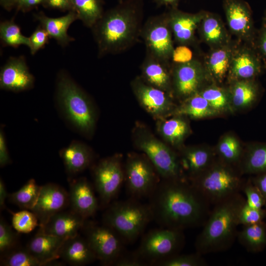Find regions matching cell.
Listing matches in <instances>:
<instances>
[{"mask_svg": "<svg viewBox=\"0 0 266 266\" xmlns=\"http://www.w3.org/2000/svg\"><path fill=\"white\" fill-rule=\"evenodd\" d=\"M153 220L163 228L183 231L203 225L211 205L185 178L163 179L149 196Z\"/></svg>", "mask_w": 266, "mask_h": 266, "instance_id": "obj_1", "label": "cell"}, {"mask_svg": "<svg viewBox=\"0 0 266 266\" xmlns=\"http://www.w3.org/2000/svg\"><path fill=\"white\" fill-rule=\"evenodd\" d=\"M143 17L142 0H124L104 12L91 28L99 57L121 53L135 45L141 38Z\"/></svg>", "mask_w": 266, "mask_h": 266, "instance_id": "obj_2", "label": "cell"}, {"mask_svg": "<svg viewBox=\"0 0 266 266\" xmlns=\"http://www.w3.org/2000/svg\"><path fill=\"white\" fill-rule=\"evenodd\" d=\"M240 193L213 205L195 241L196 252L203 255L225 251L237 237L240 210L245 202Z\"/></svg>", "mask_w": 266, "mask_h": 266, "instance_id": "obj_3", "label": "cell"}, {"mask_svg": "<svg viewBox=\"0 0 266 266\" xmlns=\"http://www.w3.org/2000/svg\"><path fill=\"white\" fill-rule=\"evenodd\" d=\"M55 99L66 123L85 137H92L98 118L96 107L88 94L65 70L58 73Z\"/></svg>", "mask_w": 266, "mask_h": 266, "instance_id": "obj_4", "label": "cell"}, {"mask_svg": "<svg viewBox=\"0 0 266 266\" xmlns=\"http://www.w3.org/2000/svg\"><path fill=\"white\" fill-rule=\"evenodd\" d=\"M221 159L189 181L211 205L242 191L244 182L241 171Z\"/></svg>", "mask_w": 266, "mask_h": 266, "instance_id": "obj_5", "label": "cell"}, {"mask_svg": "<svg viewBox=\"0 0 266 266\" xmlns=\"http://www.w3.org/2000/svg\"><path fill=\"white\" fill-rule=\"evenodd\" d=\"M153 220L151 207L136 199L111 202L103 215V224L114 230L124 242H133Z\"/></svg>", "mask_w": 266, "mask_h": 266, "instance_id": "obj_6", "label": "cell"}, {"mask_svg": "<svg viewBox=\"0 0 266 266\" xmlns=\"http://www.w3.org/2000/svg\"><path fill=\"white\" fill-rule=\"evenodd\" d=\"M133 140L136 149L148 158L162 179L185 178L179 156L146 126L137 123L133 129Z\"/></svg>", "mask_w": 266, "mask_h": 266, "instance_id": "obj_7", "label": "cell"}, {"mask_svg": "<svg viewBox=\"0 0 266 266\" xmlns=\"http://www.w3.org/2000/svg\"><path fill=\"white\" fill-rule=\"evenodd\" d=\"M184 243L182 230L162 227L146 233L136 252L150 265H155L178 254Z\"/></svg>", "mask_w": 266, "mask_h": 266, "instance_id": "obj_8", "label": "cell"}, {"mask_svg": "<svg viewBox=\"0 0 266 266\" xmlns=\"http://www.w3.org/2000/svg\"><path fill=\"white\" fill-rule=\"evenodd\" d=\"M95 190L101 205L107 206L115 198L125 180L122 156L116 154L92 166Z\"/></svg>", "mask_w": 266, "mask_h": 266, "instance_id": "obj_9", "label": "cell"}, {"mask_svg": "<svg viewBox=\"0 0 266 266\" xmlns=\"http://www.w3.org/2000/svg\"><path fill=\"white\" fill-rule=\"evenodd\" d=\"M125 180L132 198L150 196L159 183V174L148 158L143 154H128L124 165Z\"/></svg>", "mask_w": 266, "mask_h": 266, "instance_id": "obj_10", "label": "cell"}, {"mask_svg": "<svg viewBox=\"0 0 266 266\" xmlns=\"http://www.w3.org/2000/svg\"><path fill=\"white\" fill-rule=\"evenodd\" d=\"M81 230L97 260L104 265H113L124 253V241L107 226L86 220Z\"/></svg>", "mask_w": 266, "mask_h": 266, "instance_id": "obj_11", "label": "cell"}, {"mask_svg": "<svg viewBox=\"0 0 266 266\" xmlns=\"http://www.w3.org/2000/svg\"><path fill=\"white\" fill-rule=\"evenodd\" d=\"M173 37L166 13L151 16L143 23L141 38L147 54L169 62L174 48Z\"/></svg>", "mask_w": 266, "mask_h": 266, "instance_id": "obj_12", "label": "cell"}, {"mask_svg": "<svg viewBox=\"0 0 266 266\" xmlns=\"http://www.w3.org/2000/svg\"><path fill=\"white\" fill-rule=\"evenodd\" d=\"M131 86L140 106L156 120L173 115L176 106L172 96L148 84L140 76L132 81Z\"/></svg>", "mask_w": 266, "mask_h": 266, "instance_id": "obj_13", "label": "cell"}, {"mask_svg": "<svg viewBox=\"0 0 266 266\" xmlns=\"http://www.w3.org/2000/svg\"><path fill=\"white\" fill-rule=\"evenodd\" d=\"M69 206L68 193L61 186L48 183L41 186L36 204L31 210L37 216L39 227L56 213Z\"/></svg>", "mask_w": 266, "mask_h": 266, "instance_id": "obj_14", "label": "cell"}, {"mask_svg": "<svg viewBox=\"0 0 266 266\" xmlns=\"http://www.w3.org/2000/svg\"><path fill=\"white\" fill-rule=\"evenodd\" d=\"M34 81L23 56L9 58L1 67L0 88L2 90L13 92L29 90L33 87Z\"/></svg>", "mask_w": 266, "mask_h": 266, "instance_id": "obj_15", "label": "cell"}, {"mask_svg": "<svg viewBox=\"0 0 266 266\" xmlns=\"http://www.w3.org/2000/svg\"><path fill=\"white\" fill-rule=\"evenodd\" d=\"M173 93L184 100L199 91L203 71L200 64L193 59L172 67Z\"/></svg>", "mask_w": 266, "mask_h": 266, "instance_id": "obj_16", "label": "cell"}, {"mask_svg": "<svg viewBox=\"0 0 266 266\" xmlns=\"http://www.w3.org/2000/svg\"><path fill=\"white\" fill-rule=\"evenodd\" d=\"M95 191L85 177L71 179L68 192L70 209L86 219L94 216L99 208Z\"/></svg>", "mask_w": 266, "mask_h": 266, "instance_id": "obj_17", "label": "cell"}, {"mask_svg": "<svg viewBox=\"0 0 266 266\" xmlns=\"http://www.w3.org/2000/svg\"><path fill=\"white\" fill-rule=\"evenodd\" d=\"M166 13L175 40L180 45L192 43L195 38V31L200 26L205 12L188 13L172 7Z\"/></svg>", "mask_w": 266, "mask_h": 266, "instance_id": "obj_18", "label": "cell"}, {"mask_svg": "<svg viewBox=\"0 0 266 266\" xmlns=\"http://www.w3.org/2000/svg\"><path fill=\"white\" fill-rule=\"evenodd\" d=\"M140 71V76L145 82L172 96V67L169 62L146 53Z\"/></svg>", "mask_w": 266, "mask_h": 266, "instance_id": "obj_19", "label": "cell"}, {"mask_svg": "<svg viewBox=\"0 0 266 266\" xmlns=\"http://www.w3.org/2000/svg\"><path fill=\"white\" fill-rule=\"evenodd\" d=\"M87 219L69 209L62 210L52 216L38 232L64 238L78 234Z\"/></svg>", "mask_w": 266, "mask_h": 266, "instance_id": "obj_20", "label": "cell"}, {"mask_svg": "<svg viewBox=\"0 0 266 266\" xmlns=\"http://www.w3.org/2000/svg\"><path fill=\"white\" fill-rule=\"evenodd\" d=\"M59 155L62 159L66 173L76 175L93 165L95 155L92 149L86 143L73 140L61 149Z\"/></svg>", "mask_w": 266, "mask_h": 266, "instance_id": "obj_21", "label": "cell"}, {"mask_svg": "<svg viewBox=\"0 0 266 266\" xmlns=\"http://www.w3.org/2000/svg\"><path fill=\"white\" fill-rule=\"evenodd\" d=\"M66 239L38 232L26 248L45 266H61V263L56 261L60 258L59 252Z\"/></svg>", "mask_w": 266, "mask_h": 266, "instance_id": "obj_22", "label": "cell"}, {"mask_svg": "<svg viewBox=\"0 0 266 266\" xmlns=\"http://www.w3.org/2000/svg\"><path fill=\"white\" fill-rule=\"evenodd\" d=\"M179 158L181 167L186 171L189 180L198 175L215 161L214 152L208 148L200 146L182 147Z\"/></svg>", "mask_w": 266, "mask_h": 266, "instance_id": "obj_23", "label": "cell"}, {"mask_svg": "<svg viewBox=\"0 0 266 266\" xmlns=\"http://www.w3.org/2000/svg\"><path fill=\"white\" fill-rule=\"evenodd\" d=\"M59 257L75 266H85L97 260L85 238L79 234L65 239L60 249Z\"/></svg>", "mask_w": 266, "mask_h": 266, "instance_id": "obj_24", "label": "cell"}, {"mask_svg": "<svg viewBox=\"0 0 266 266\" xmlns=\"http://www.w3.org/2000/svg\"><path fill=\"white\" fill-rule=\"evenodd\" d=\"M223 5L230 29L240 36L248 35L252 20L248 4L243 0H224Z\"/></svg>", "mask_w": 266, "mask_h": 266, "instance_id": "obj_25", "label": "cell"}, {"mask_svg": "<svg viewBox=\"0 0 266 266\" xmlns=\"http://www.w3.org/2000/svg\"><path fill=\"white\" fill-rule=\"evenodd\" d=\"M170 118L157 120V132L164 141L172 147H181L190 133V128L185 116L173 115Z\"/></svg>", "mask_w": 266, "mask_h": 266, "instance_id": "obj_26", "label": "cell"}, {"mask_svg": "<svg viewBox=\"0 0 266 266\" xmlns=\"http://www.w3.org/2000/svg\"><path fill=\"white\" fill-rule=\"evenodd\" d=\"M35 18L49 37L55 39L62 46H66L74 40L67 33L70 25L78 19L77 14L74 10L69 11L66 15L57 18L49 17L40 13L35 16Z\"/></svg>", "mask_w": 266, "mask_h": 266, "instance_id": "obj_27", "label": "cell"}, {"mask_svg": "<svg viewBox=\"0 0 266 266\" xmlns=\"http://www.w3.org/2000/svg\"><path fill=\"white\" fill-rule=\"evenodd\" d=\"M237 238L239 243L248 252L257 253L266 247V223H259L244 225L238 231Z\"/></svg>", "mask_w": 266, "mask_h": 266, "instance_id": "obj_28", "label": "cell"}, {"mask_svg": "<svg viewBox=\"0 0 266 266\" xmlns=\"http://www.w3.org/2000/svg\"><path fill=\"white\" fill-rule=\"evenodd\" d=\"M218 113L198 91L184 99L182 103L176 107L172 115H180L193 119H201L213 116Z\"/></svg>", "mask_w": 266, "mask_h": 266, "instance_id": "obj_29", "label": "cell"}, {"mask_svg": "<svg viewBox=\"0 0 266 266\" xmlns=\"http://www.w3.org/2000/svg\"><path fill=\"white\" fill-rule=\"evenodd\" d=\"M242 174H258L266 172V143L251 146L239 165Z\"/></svg>", "mask_w": 266, "mask_h": 266, "instance_id": "obj_30", "label": "cell"}, {"mask_svg": "<svg viewBox=\"0 0 266 266\" xmlns=\"http://www.w3.org/2000/svg\"><path fill=\"white\" fill-rule=\"evenodd\" d=\"M230 69L235 78L239 80H247L258 73L259 66L250 53L242 51L232 57Z\"/></svg>", "mask_w": 266, "mask_h": 266, "instance_id": "obj_31", "label": "cell"}, {"mask_svg": "<svg viewBox=\"0 0 266 266\" xmlns=\"http://www.w3.org/2000/svg\"><path fill=\"white\" fill-rule=\"evenodd\" d=\"M203 37L209 44L221 46L226 43L228 35L220 20L212 14L205 13L200 23Z\"/></svg>", "mask_w": 266, "mask_h": 266, "instance_id": "obj_32", "label": "cell"}, {"mask_svg": "<svg viewBox=\"0 0 266 266\" xmlns=\"http://www.w3.org/2000/svg\"><path fill=\"white\" fill-rule=\"evenodd\" d=\"M71 2L73 10L77 13L78 19L90 28L104 13L101 0H71Z\"/></svg>", "mask_w": 266, "mask_h": 266, "instance_id": "obj_33", "label": "cell"}, {"mask_svg": "<svg viewBox=\"0 0 266 266\" xmlns=\"http://www.w3.org/2000/svg\"><path fill=\"white\" fill-rule=\"evenodd\" d=\"M231 50L221 46L212 52L207 60L208 69L216 79L222 80L230 68L232 59Z\"/></svg>", "mask_w": 266, "mask_h": 266, "instance_id": "obj_34", "label": "cell"}, {"mask_svg": "<svg viewBox=\"0 0 266 266\" xmlns=\"http://www.w3.org/2000/svg\"><path fill=\"white\" fill-rule=\"evenodd\" d=\"M41 186L30 179L19 190L9 194L10 200L19 207L31 210L36 203Z\"/></svg>", "mask_w": 266, "mask_h": 266, "instance_id": "obj_35", "label": "cell"}, {"mask_svg": "<svg viewBox=\"0 0 266 266\" xmlns=\"http://www.w3.org/2000/svg\"><path fill=\"white\" fill-rule=\"evenodd\" d=\"M257 94L256 87L252 82L246 80H238L232 88V103L237 108L247 107L255 101Z\"/></svg>", "mask_w": 266, "mask_h": 266, "instance_id": "obj_36", "label": "cell"}, {"mask_svg": "<svg viewBox=\"0 0 266 266\" xmlns=\"http://www.w3.org/2000/svg\"><path fill=\"white\" fill-rule=\"evenodd\" d=\"M220 159L235 165L241 160V148L239 141L233 135L228 134L222 137L217 146Z\"/></svg>", "mask_w": 266, "mask_h": 266, "instance_id": "obj_37", "label": "cell"}, {"mask_svg": "<svg viewBox=\"0 0 266 266\" xmlns=\"http://www.w3.org/2000/svg\"><path fill=\"white\" fill-rule=\"evenodd\" d=\"M0 37L5 46L17 48L21 45L29 47V37L23 35L19 27L13 20L5 21L0 24Z\"/></svg>", "mask_w": 266, "mask_h": 266, "instance_id": "obj_38", "label": "cell"}, {"mask_svg": "<svg viewBox=\"0 0 266 266\" xmlns=\"http://www.w3.org/2000/svg\"><path fill=\"white\" fill-rule=\"evenodd\" d=\"M0 265L5 266H45L26 249H14L2 255Z\"/></svg>", "mask_w": 266, "mask_h": 266, "instance_id": "obj_39", "label": "cell"}, {"mask_svg": "<svg viewBox=\"0 0 266 266\" xmlns=\"http://www.w3.org/2000/svg\"><path fill=\"white\" fill-rule=\"evenodd\" d=\"M11 212L12 226L17 232L28 233L39 226L36 215L31 210L24 209Z\"/></svg>", "mask_w": 266, "mask_h": 266, "instance_id": "obj_40", "label": "cell"}, {"mask_svg": "<svg viewBox=\"0 0 266 266\" xmlns=\"http://www.w3.org/2000/svg\"><path fill=\"white\" fill-rule=\"evenodd\" d=\"M207 263L202 257V255L196 252L195 254H177L156 264L160 266H204Z\"/></svg>", "mask_w": 266, "mask_h": 266, "instance_id": "obj_41", "label": "cell"}, {"mask_svg": "<svg viewBox=\"0 0 266 266\" xmlns=\"http://www.w3.org/2000/svg\"><path fill=\"white\" fill-rule=\"evenodd\" d=\"M200 93L211 107L218 112L224 109L228 104V96L220 88L209 87Z\"/></svg>", "mask_w": 266, "mask_h": 266, "instance_id": "obj_42", "label": "cell"}, {"mask_svg": "<svg viewBox=\"0 0 266 266\" xmlns=\"http://www.w3.org/2000/svg\"><path fill=\"white\" fill-rule=\"evenodd\" d=\"M266 217V209L251 207L245 200L239 211V224L242 226L256 224L264 221Z\"/></svg>", "mask_w": 266, "mask_h": 266, "instance_id": "obj_43", "label": "cell"}, {"mask_svg": "<svg viewBox=\"0 0 266 266\" xmlns=\"http://www.w3.org/2000/svg\"><path fill=\"white\" fill-rule=\"evenodd\" d=\"M17 236L10 226L2 218L0 220V252L4 254L14 249Z\"/></svg>", "mask_w": 266, "mask_h": 266, "instance_id": "obj_44", "label": "cell"}, {"mask_svg": "<svg viewBox=\"0 0 266 266\" xmlns=\"http://www.w3.org/2000/svg\"><path fill=\"white\" fill-rule=\"evenodd\" d=\"M242 192L249 206L256 208L266 207V202L262 194L251 179L244 183Z\"/></svg>", "mask_w": 266, "mask_h": 266, "instance_id": "obj_45", "label": "cell"}, {"mask_svg": "<svg viewBox=\"0 0 266 266\" xmlns=\"http://www.w3.org/2000/svg\"><path fill=\"white\" fill-rule=\"evenodd\" d=\"M29 37L30 40L29 48L31 54L34 55L48 42L50 37L47 32L40 25Z\"/></svg>", "mask_w": 266, "mask_h": 266, "instance_id": "obj_46", "label": "cell"}, {"mask_svg": "<svg viewBox=\"0 0 266 266\" xmlns=\"http://www.w3.org/2000/svg\"><path fill=\"white\" fill-rule=\"evenodd\" d=\"M116 266H146L150 265L136 252L131 254L123 253L113 264Z\"/></svg>", "mask_w": 266, "mask_h": 266, "instance_id": "obj_47", "label": "cell"}, {"mask_svg": "<svg viewBox=\"0 0 266 266\" xmlns=\"http://www.w3.org/2000/svg\"><path fill=\"white\" fill-rule=\"evenodd\" d=\"M171 60L174 64H183L193 60V52L186 45H180L174 48Z\"/></svg>", "mask_w": 266, "mask_h": 266, "instance_id": "obj_48", "label": "cell"}, {"mask_svg": "<svg viewBox=\"0 0 266 266\" xmlns=\"http://www.w3.org/2000/svg\"><path fill=\"white\" fill-rule=\"evenodd\" d=\"M11 162L7 146L6 140L3 129L0 130V166L3 167Z\"/></svg>", "mask_w": 266, "mask_h": 266, "instance_id": "obj_49", "label": "cell"}, {"mask_svg": "<svg viewBox=\"0 0 266 266\" xmlns=\"http://www.w3.org/2000/svg\"><path fill=\"white\" fill-rule=\"evenodd\" d=\"M45 5L61 10H73L71 0H44Z\"/></svg>", "mask_w": 266, "mask_h": 266, "instance_id": "obj_50", "label": "cell"}, {"mask_svg": "<svg viewBox=\"0 0 266 266\" xmlns=\"http://www.w3.org/2000/svg\"><path fill=\"white\" fill-rule=\"evenodd\" d=\"M251 180L262 194L266 202V172L257 174V176Z\"/></svg>", "mask_w": 266, "mask_h": 266, "instance_id": "obj_51", "label": "cell"}, {"mask_svg": "<svg viewBox=\"0 0 266 266\" xmlns=\"http://www.w3.org/2000/svg\"><path fill=\"white\" fill-rule=\"evenodd\" d=\"M44 0H17V9L26 11L44 2Z\"/></svg>", "mask_w": 266, "mask_h": 266, "instance_id": "obj_52", "label": "cell"}, {"mask_svg": "<svg viewBox=\"0 0 266 266\" xmlns=\"http://www.w3.org/2000/svg\"><path fill=\"white\" fill-rule=\"evenodd\" d=\"M9 194L7 191L5 185L1 178H0V208L3 209L5 207L6 199L8 197Z\"/></svg>", "mask_w": 266, "mask_h": 266, "instance_id": "obj_53", "label": "cell"}, {"mask_svg": "<svg viewBox=\"0 0 266 266\" xmlns=\"http://www.w3.org/2000/svg\"><path fill=\"white\" fill-rule=\"evenodd\" d=\"M17 0H0L1 5L6 10H10L16 5Z\"/></svg>", "mask_w": 266, "mask_h": 266, "instance_id": "obj_54", "label": "cell"}, {"mask_svg": "<svg viewBox=\"0 0 266 266\" xmlns=\"http://www.w3.org/2000/svg\"><path fill=\"white\" fill-rule=\"evenodd\" d=\"M178 0H155L158 5H171L176 7V4Z\"/></svg>", "mask_w": 266, "mask_h": 266, "instance_id": "obj_55", "label": "cell"}, {"mask_svg": "<svg viewBox=\"0 0 266 266\" xmlns=\"http://www.w3.org/2000/svg\"><path fill=\"white\" fill-rule=\"evenodd\" d=\"M261 47L266 56V31L264 33L261 40Z\"/></svg>", "mask_w": 266, "mask_h": 266, "instance_id": "obj_56", "label": "cell"}, {"mask_svg": "<svg viewBox=\"0 0 266 266\" xmlns=\"http://www.w3.org/2000/svg\"><path fill=\"white\" fill-rule=\"evenodd\" d=\"M123 0H118V2H122Z\"/></svg>", "mask_w": 266, "mask_h": 266, "instance_id": "obj_57", "label": "cell"}]
</instances>
